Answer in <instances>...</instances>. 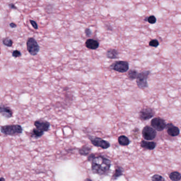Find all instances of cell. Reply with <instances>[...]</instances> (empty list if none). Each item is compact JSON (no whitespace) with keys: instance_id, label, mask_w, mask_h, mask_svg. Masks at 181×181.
Wrapping results in <instances>:
<instances>
[{"instance_id":"1","label":"cell","mask_w":181,"mask_h":181,"mask_svg":"<svg viewBox=\"0 0 181 181\" xmlns=\"http://www.w3.org/2000/svg\"><path fill=\"white\" fill-rule=\"evenodd\" d=\"M91 162V170L93 174L105 176L111 167V160L103 156H95Z\"/></svg>"},{"instance_id":"2","label":"cell","mask_w":181,"mask_h":181,"mask_svg":"<svg viewBox=\"0 0 181 181\" xmlns=\"http://www.w3.org/2000/svg\"><path fill=\"white\" fill-rule=\"evenodd\" d=\"M22 126L18 124L7 125L1 128V132L7 136H16L22 133Z\"/></svg>"},{"instance_id":"3","label":"cell","mask_w":181,"mask_h":181,"mask_svg":"<svg viewBox=\"0 0 181 181\" xmlns=\"http://www.w3.org/2000/svg\"><path fill=\"white\" fill-rule=\"evenodd\" d=\"M151 73L149 71H145L138 73L136 78V82L138 87L141 89H144L148 87L147 79Z\"/></svg>"},{"instance_id":"4","label":"cell","mask_w":181,"mask_h":181,"mask_svg":"<svg viewBox=\"0 0 181 181\" xmlns=\"http://www.w3.org/2000/svg\"><path fill=\"white\" fill-rule=\"evenodd\" d=\"M27 48L28 52L31 55H36L40 49V47L37 41L33 38H28L27 41Z\"/></svg>"},{"instance_id":"5","label":"cell","mask_w":181,"mask_h":181,"mask_svg":"<svg viewBox=\"0 0 181 181\" xmlns=\"http://www.w3.org/2000/svg\"><path fill=\"white\" fill-rule=\"evenodd\" d=\"M89 139L91 141L92 144L97 147H100L103 149H107L110 147V144L108 141L104 140L101 138L89 136Z\"/></svg>"},{"instance_id":"6","label":"cell","mask_w":181,"mask_h":181,"mask_svg":"<svg viewBox=\"0 0 181 181\" xmlns=\"http://www.w3.org/2000/svg\"><path fill=\"white\" fill-rule=\"evenodd\" d=\"M110 68L111 69L120 73H125L129 70V65L128 62L126 61H120L115 62V63H113L110 66Z\"/></svg>"},{"instance_id":"7","label":"cell","mask_w":181,"mask_h":181,"mask_svg":"<svg viewBox=\"0 0 181 181\" xmlns=\"http://www.w3.org/2000/svg\"><path fill=\"white\" fill-rule=\"evenodd\" d=\"M143 137L146 140H152L156 137L157 132L155 129L149 126H146L142 131Z\"/></svg>"},{"instance_id":"8","label":"cell","mask_w":181,"mask_h":181,"mask_svg":"<svg viewBox=\"0 0 181 181\" xmlns=\"http://www.w3.org/2000/svg\"><path fill=\"white\" fill-rule=\"evenodd\" d=\"M152 127L158 131H162L165 129L166 126V123L164 120L160 118H155L151 121Z\"/></svg>"},{"instance_id":"9","label":"cell","mask_w":181,"mask_h":181,"mask_svg":"<svg viewBox=\"0 0 181 181\" xmlns=\"http://www.w3.org/2000/svg\"><path fill=\"white\" fill-rule=\"evenodd\" d=\"M155 111L151 108L146 107L142 109L139 114V117L141 121H147L152 118L155 115Z\"/></svg>"},{"instance_id":"10","label":"cell","mask_w":181,"mask_h":181,"mask_svg":"<svg viewBox=\"0 0 181 181\" xmlns=\"http://www.w3.org/2000/svg\"><path fill=\"white\" fill-rule=\"evenodd\" d=\"M34 125L36 128L44 132L48 131L50 127V123L43 120H38L36 121L34 123Z\"/></svg>"},{"instance_id":"11","label":"cell","mask_w":181,"mask_h":181,"mask_svg":"<svg viewBox=\"0 0 181 181\" xmlns=\"http://www.w3.org/2000/svg\"><path fill=\"white\" fill-rule=\"evenodd\" d=\"M167 132L168 134L172 137H176L179 135L180 131L179 128L174 126L172 123H168L166 125Z\"/></svg>"},{"instance_id":"12","label":"cell","mask_w":181,"mask_h":181,"mask_svg":"<svg viewBox=\"0 0 181 181\" xmlns=\"http://www.w3.org/2000/svg\"><path fill=\"white\" fill-rule=\"evenodd\" d=\"M0 114L6 118H11L13 116V111L10 107L1 105H0Z\"/></svg>"},{"instance_id":"13","label":"cell","mask_w":181,"mask_h":181,"mask_svg":"<svg viewBox=\"0 0 181 181\" xmlns=\"http://www.w3.org/2000/svg\"><path fill=\"white\" fill-rule=\"evenodd\" d=\"M141 147L144 148L145 149L152 150L155 148L156 144L155 142L152 141L142 140L141 141Z\"/></svg>"},{"instance_id":"14","label":"cell","mask_w":181,"mask_h":181,"mask_svg":"<svg viewBox=\"0 0 181 181\" xmlns=\"http://www.w3.org/2000/svg\"><path fill=\"white\" fill-rule=\"evenodd\" d=\"M124 170L122 167L117 166L115 167V172L112 176L111 180H116L123 175Z\"/></svg>"},{"instance_id":"15","label":"cell","mask_w":181,"mask_h":181,"mask_svg":"<svg viewBox=\"0 0 181 181\" xmlns=\"http://www.w3.org/2000/svg\"><path fill=\"white\" fill-rule=\"evenodd\" d=\"M85 45L87 48L91 49H96L99 46V43L97 41L92 39H89L85 43Z\"/></svg>"},{"instance_id":"16","label":"cell","mask_w":181,"mask_h":181,"mask_svg":"<svg viewBox=\"0 0 181 181\" xmlns=\"http://www.w3.org/2000/svg\"><path fill=\"white\" fill-rule=\"evenodd\" d=\"M91 151V148L88 145H85L79 149L78 152L81 155L86 156L89 155Z\"/></svg>"},{"instance_id":"17","label":"cell","mask_w":181,"mask_h":181,"mask_svg":"<svg viewBox=\"0 0 181 181\" xmlns=\"http://www.w3.org/2000/svg\"><path fill=\"white\" fill-rule=\"evenodd\" d=\"M118 141L119 144L122 146H127L130 144V142L129 138L123 135L119 137Z\"/></svg>"},{"instance_id":"18","label":"cell","mask_w":181,"mask_h":181,"mask_svg":"<svg viewBox=\"0 0 181 181\" xmlns=\"http://www.w3.org/2000/svg\"><path fill=\"white\" fill-rule=\"evenodd\" d=\"M106 55L110 59H116L118 57V52L114 49H110L107 52Z\"/></svg>"},{"instance_id":"19","label":"cell","mask_w":181,"mask_h":181,"mask_svg":"<svg viewBox=\"0 0 181 181\" xmlns=\"http://www.w3.org/2000/svg\"><path fill=\"white\" fill-rule=\"evenodd\" d=\"M44 134V132L41 131L40 130L38 129L37 128H35L32 130V131H31V132L30 133L31 137L36 138V139H38L39 138L42 137Z\"/></svg>"},{"instance_id":"20","label":"cell","mask_w":181,"mask_h":181,"mask_svg":"<svg viewBox=\"0 0 181 181\" xmlns=\"http://www.w3.org/2000/svg\"><path fill=\"white\" fill-rule=\"evenodd\" d=\"M169 178L172 181H180L181 180V174L178 172H173L169 174Z\"/></svg>"},{"instance_id":"21","label":"cell","mask_w":181,"mask_h":181,"mask_svg":"<svg viewBox=\"0 0 181 181\" xmlns=\"http://www.w3.org/2000/svg\"><path fill=\"white\" fill-rule=\"evenodd\" d=\"M138 74V72L136 70H130L128 72V77L131 80H133L137 78Z\"/></svg>"},{"instance_id":"22","label":"cell","mask_w":181,"mask_h":181,"mask_svg":"<svg viewBox=\"0 0 181 181\" xmlns=\"http://www.w3.org/2000/svg\"><path fill=\"white\" fill-rule=\"evenodd\" d=\"M3 44L7 47H11L13 45V41L9 38H5L3 40Z\"/></svg>"},{"instance_id":"23","label":"cell","mask_w":181,"mask_h":181,"mask_svg":"<svg viewBox=\"0 0 181 181\" xmlns=\"http://www.w3.org/2000/svg\"><path fill=\"white\" fill-rule=\"evenodd\" d=\"M152 181H165V179L163 178V176L158 175V174H155L151 178Z\"/></svg>"},{"instance_id":"24","label":"cell","mask_w":181,"mask_h":181,"mask_svg":"<svg viewBox=\"0 0 181 181\" xmlns=\"http://www.w3.org/2000/svg\"><path fill=\"white\" fill-rule=\"evenodd\" d=\"M145 21H147L151 24H154L156 22L157 19L154 15H151L147 19H145Z\"/></svg>"},{"instance_id":"25","label":"cell","mask_w":181,"mask_h":181,"mask_svg":"<svg viewBox=\"0 0 181 181\" xmlns=\"http://www.w3.org/2000/svg\"><path fill=\"white\" fill-rule=\"evenodd\" d=\"M159 44V41L157 39H152V41H150V42L149 43V45L150 46L154 47H158Z\"/></svg>"},{"instance_id":"26","label":"cell","mask_w":181,"mask_h":181,"mask_svg":"<svg viewBox=\"0 0 181 181\" xmlns=\"http://www.w3.org/2000/svg\"><path fill=\"white\" fill-rule=\"evenodd\" d=\"M12 56L15 57H19L21 56V53L18 50H15L12 53Z\"/></svg>"},{"instance_id":"27","label":"cell","mask_w":181,"mask_h":181,"mask_svg":"<svg viewBox=\"0 0 181 181\" xmlns=\"http://www.w3.org/2000/svg\"><path fill=\"white\" fill-rule=\"evenodd\" d=\"M30 23L31 24L32 26L33 27V28H34L35 29H38V25H37V23L36 21H34V20H30Z\"/></svg>"},{"instance_id":"28","label":"cell","mask_w":181,"mask_h":181,"mask_svg":"<svg viewBox=\"0 0 181 181\" xmlns=\"http://www.w3.org/2000/svg\"><path fill=\"white\" fill-rule=\"evenodd\" d=\"M85 33L88 37H90L92 35V31L89 28H86L85 30Z\"/></svg>"},{"instance_id":"29","label":"cell","mask_w":181,"mask_h":181,"mask_svg":"<svg viewBox=\"0 0 181 181\" xmlns=\"http://www.w3.org/2000/svg\"><path fill=\"white\" fill-rule=\"evenodd\" d=\"M95 156V155L94 154H93L89 155L88 156V161L91 162Z\"/></svg>"},{"instance_id":"30","label":"cell","mask_w":181,"mask_h":181,"mask_svg":"<svg viewBox=\"0 0 181 181\" xmlns=\"http://www.w3.org/2000/svg\"><path fill=\"white\" fill-rule=\"evenodd\" d=\"M9 7H10L11 9H17V7L15 6L14 4H10L9 5Z\"/></svg>"},{"instance_id":"31","label":"cell","mask_w":181,"mask_h":181,"mask_svg":"<svg viewBox=\"0 0 181 181\" xmlns=\"http://www.w3.org/2000/svg\"><path fill=\"white\" fill-rule=\"evenodd\" d=\"M10 26L11 27V28H15L17 27V25L14 23V22H12L10 24Z\"/></svg>"},{"instance_id":"32","label":"cell","mask_w":181,"mask_h":181,"mask_svg":"<svg viewBox=\"0 0 181 181\" xmlns=\"http://www.w3.org/2000/svg\"><path fill=\"white\" fill-rule=\"evenodd\" d=\"M5 179H4V178H0V181H5Z\"/></svg>"},{"instance_id":"33","label":"cell","mask_w":181,"mask_h":181,"mask_svg":"<svg viewBox=\"0 0 181 181\" xmlns=\"http://www.w3.org/2000/svg\"><path fill=\"white\" fill-rule=\"evenodd\" d=\"M0 54H1V50H0Z\"/></svg>"}]
</instances>
